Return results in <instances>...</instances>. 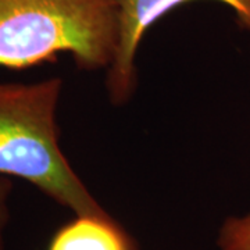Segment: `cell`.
<instances>
[{
    "label": "cell",
    "instance_id": "5",
    "mask_svg": "<svg viewBox=\"0 0 250 250\" xmlns=\"http://www.w3.org/2000/svg\"><path fill=\"white\" fill-rule=\"evenodd\" d=\"M217 246L220 250H250V213L228 217L220 228Z\"/></svg>",
    "mask_w": 250,
    "mask_h": 250
},
{
    "label": "cell",
    "instance_id": "4",
    "mask_svg": "<svg viewBox=\"0 0 250 250\" xmlns=\"http://www.w3.org/2000/svg\"><path fill=\"white\" fill-rule=\"evenodd\" d=\"M47 250H139L136 242L111 215H75L62 225Z\"/></svg>",
    "mask_w": 250,
    "mask_h": 250
},
{
    "label": "cell",
    "instance_id": "2",
    "mask_svg": "<svg viewBox=\"0 0 250 250\" xmlns=\"http://www.w3.org/2000/svg\"><path fill=\"white\" fill-rule=\"evenodd\" d=\"M118 0H0V67L22 70L70 53L85 71L108 68Z\"/></svg>",
    "mask_w": 250,
    "mask_h": 250
},
{
    "label": "cell",
    "instance_id": "3",
    "mask_svg": "<svg viewBox=\"0 0 250 250\" xmlns=\"http://www.w3.org/2000/svg\"><path fill=\"white\" fill-rule=\"evenodd\" d=\"M192 0H118V45L108 67L107 90L110 100L124 104L136 89L135 57L146 31L171 10ZM231 7L238 25L250 31V0H217Z\"/></svg>",
    "mask_w": 250,
    "mask_h": 250
},
{
    "label": "cell",
    "instance_id": "6",
    "mask_svg": "<svg viewBox=\"0 0 250 250\" xmlns=\"http://www.w3.org/2000/svg\"><path fill=\"white\" fill-rule=\"evenodd\" d=\"M13 190V184L9 177L0 175V250H6L4 232L10 221L9 197Z\"/></svg>",
    "mask_w": 250,
    "mask_h": 250
},
{
    "label": "cell",
    "instance_id": "1",
    "mask_svg": "<svg viewBox=\"0 0 250 250\" xmlns=\"http://www.w3.org/2000/svg\"><path fill=\"white\" fill-rule=\"evenodd\" d=\"M62 81H0V175L24 179L75 215H108L60 147Z\"/></svg>",
    "mask_w": 250,
    "mask_h": 250
}]
</instances>
